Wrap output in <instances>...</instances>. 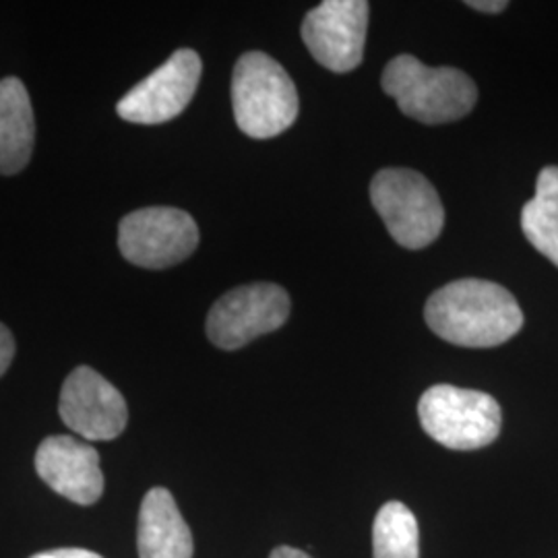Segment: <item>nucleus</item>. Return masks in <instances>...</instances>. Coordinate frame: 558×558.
Segmentation results:
<instances>
[{
    "label": "nucleus",
    "mask_w": 558,
    "mask_h": 558,
    "mask_svg": "<svg viewBox=\"0 0 558 558\" xmlns=\"http://www.w3.org/2000/svg\"><path fill=\"white\" fill-rule=\"evenodd\" d=\"M424 317L433 333L463 348H495L523 327L515 296L499 283L478 278L442 286L426 302Z\"/></svg>",
    "instance_id": "obj_1"
},
{
    "label": "nucleus",
    "mask_w": 558,
    "mask_h": 558,
    "mask_svg": "<svg viewBox=\"0 0 558 558\" xmlns=\"http://www.w3.org/2000/svg\"><path fill=\"white\" fill-rule=\"evenodd\" d=\"M383 92L399 110L422 124L463 119L478 100L476 83L451 66H426L410 54L391 60L380 77Z\"/></svg>",
    "instance_id": "obj_2"
},
{
    "label": "nucleus",
    "mask_w": 558,
    "mask_h": 558,
    "mask_svg": "<svg viewBox=\"0 0 558 558\" xmlns=\"http://www.w3.org/2000/svg\"><path fill=\"white\" fill-rule=\"evenodd\" d=\"M232 106L244 135L271 140L288 131L299 117V92L278 60L263 52H246L234 66Z\"/></svg>",
    "instance_id": "obj_3"
},
{
    "label": "nucleus",
    "mask_w": 558,
    "mask_h": 558,
    "mask_svg": "<svg viewBox=\"0 0 558 558\" xmlns=\"http://www.w3.org/2000/svg\"><path fill=\"white\" fill-rule=\"evenodd\" d=\"M371 201L389 234L403 248H424L442 232L445 207L439 193L416 170H380L371 182Z\"/></svg>",
    "instance_id": "obj_4"
},
{
    "label": "nucleus",
    "mask_w": 558,
    "mask_h": 558,
    "mask_svg": "<svg viewBox=\"0 0 558 558\" xmlns=\"http://www.w3.org/2000/svg\"><path fill=\"white\" fill-rule=\"evenodd\" d=\"M420 424L424 433L453 451H476L500 435L497 399L474 389L435 385L422 393Z\"/></svg>",
    "instance_id": "obj_5"
},
{
    "label": "nucleus",
    "mask_w": 558,
    "mask_h": 558,
    "mask_svg": "<svg viewBox=\"0 0 558 558\" xmlns=\"http://www.w3.org/2000/svg\"><path fill=\"white\" fill-rule=\"evenodd\" d=\"M199 246L195 220L177 207H145L119 226L122 257L145 269H166L189 259Z\"/></svg>",
    "instance_id": "obj_6"
},
{
    "label": "nucleus",
    "mask_w": 558,
    "mask_h": 558,
    "mask_svg": "<svg viewBox=\"0 0 558 558\" xmlns=\"http://www.w3.org/2000/svg\"><path fill=\"white\" fill-rule=\"evenodd\" d=\"M290 317V296L276 283L240 286L223 294L207 315V338L221 350H239L279 329Z\"/></svg>",
    "instance_id": "obj_7"
},
{
    "label": "nucleus",
    "mask_w": 558,
    "mask_h": 558,
    "mask_svg": "<svg viewBox=\"0 0 558 558\" xmlns=\"http://www.w3.org/2000/svg\"><path fill=\"white\" fill-rule=\"evenodd\" d=\"M368 9L364 0H325L308 11L302 40L313 59L333 73L354 71L364 57Z\"/></svg>",
    "instance_id": "obj_8"
},
{
    "label": "nucleus",
    "mask_w": 558,
    "mask_h": 558,
    "mask_svg": "<svg viewBox=\"0 0 558 558\" xmlns=\"http://www.w3.org/2000/svg\"><path fill=\"white\" fill-rule=\"evenodd\" d=\"M201 71L203 64L195 50H177L119 101L120 119L135 124H161L177 119L193 100Z\"/></svg>",
    "instance_id": "obj_9"
},
{
    "label": "nucleus",
    "mask_w": 558,
    "mask_h": 558,
    "mask_svg": "<svg viewBox=\"0 0 558 558\" xmlns=\"http://www.w3.org/2000/svg\"><path fill=\"white\" fill-rule=\"evenodd\" d=\"M60 418L85 440H112L129 422V408L119 389L89 366L75 368L62 385Z\"/></svg>",
    "instance_id": "obj_10"
},
{
    "label": "nucleus",
    "mask_w": 558,
    "mask_h": 558,
    "mask_svg": "<svg viewBox=\"0 0 558 558\" xmlns=\"http://www.w3.org/2000/svg\"><path fill=\"white\" fill-rule=\"evenodd\" d=\"M36 472L57 495L75 505H94L104 493L100 453L66 435L48 437L36 451Z\"/></svg>",
    "instance_id": "obj_11"
},
{
    "label": "nucleus",
    "mask_w": 558,
    "mask_h": 558,
    "mask_svg": "<svg viewBox=\"0 0 558 558\" xmlns=\"http://www.w3.org/2000/svg\"><path fill=\"white\" fill-rule=\"evenodd\" d=\"M140 558H193L191 527L166 488H151L141 502L137 525Z\"/></svg>",
    "instance_id": "obj_12"
},
{
    "label": "nucleus",
    "mask_w": 558,
    "mask_h": 558,
    "mask_svg": "<svg viewBox=\"0 0 558 558\" xmlns=\"http://www.w3.org/2000/svg\"><path fill=\"white\" fill-rule=\"evenodd\" d=\"M34 110L20 80L0 81V174L21 172L34 151Z\"/></svg>",
    "instance_id": "obj_13"
},
{
    "label": "nucleus",
    "mask_w": 558,
    "mask_h": 558,
    "mask_svg": "<svg viewBox=\"0 0 558 558\" xmlns=\"http://www.w3.org/2000/svg\"><path fill=\"white\" fill-rule=\"evenodd\" d=\"M521 230L527 242L558 267V166L539 172L536 195L521 209Z\"/></svg>",
    "instance_id": "obj_14"
},
{
    "label": "nucleus",
    "mask_w": 558,
    "mask_h": 558,
    "mask_svg": "<svg viewBox=\"0 0 558 558\" xmlns=\"http://www.w3.org/2000/svg\"><path fill=\"white\" fill-rule=\"evenodd\" d=\"M373 558H420L418 521L403 502L380 507L373 523Z\"/></svg>",
    "instance_id": "obj_15"
},
{
    "label": "nucleus",
    "mask_w": 558,
    "mask_h": 558,
    "mask_svg": "<svg viewBox=\"0 0 558 558\" xmlns=\"http://www.w3.org/2000/svg\"><path fill=\"white\" fill-rule=\"evenodd\" d=\"M13 359H15V339L13 333L0 323V377L9 371Z\"/></svg>",
    "instance_id": "obj_16"
},
{
    "label": "nucleus",
    "mask_w": 558,
    "mask_h": 558,
    "mask_svg": "<svg viewBox=\"0 0 558 558\" xmlns=\"http://www.w3.org/2000/svg\"><path fill=\"white\" fill-rule=\"evenodd\" d=\"M32 558H104L92 550L85 548H59V550H48V553H40L34 555Z\"/></svg>",
    "instance_id": "obj_17"
},
{
    "label": "nucleus",
    "mask_w": 558,
    "mask_h": 558,
    "mask_svg": "<svg viewBox=\"0 0 558 558\" xmlns=\"http://www.w3.org/2000/svg\"><path fill=\"white\" fill-rule=\"evenodd\" d=\"M470 9H476L480 13H500L509 7L505 0H468L465 2Z\"/></svg>",
    "instance_id": "obj_18"
},
{
    "label": "nucleus",
    "mask_w": 558,
    "mask_h": 558,
    "mask_svg": "<svg viewBox=\"0 0 558 558\" xmlns=\"http://www.w3.org/2000/svg\"><path fill=\"white\" fill-rule=\"evenodd\" d=\"M269 558H311L306 553L296 550V548H290V546H279Z\"/></svg>",
    "instance_id": "obj_19"
}]
</instances>
